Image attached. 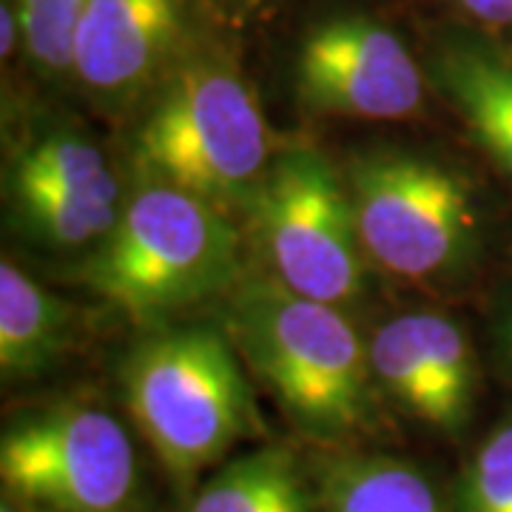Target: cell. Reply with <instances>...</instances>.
Wrapping results in <instances>:
<instances>
[{"instance_id":"d6986e66","label":"cell","mask_w":512,"mask_h":512,"mask_svg":"<svg viewBox=\"0 0 512 512\" xmlns=\"http://www.w3.org/2000/svg\"><path fill=\"white\" fill-rule=\"evenodd\" d=\"M464 12L473 18L493 23V26H512V0H458Z\"/></svg>"},{"instance_id":"3957f363","label":"cell","mask_w":512,"mask_h":512,"mask_svg":"<svg viewBox=\"0 0 512 512\" xmlns=\"http://www.w3.org/2000/svg\"><path fill=\"white\" fill-rule=\"evenodd\" d=\"M239 237L225 211L148 183L83 265V282L134 319H157L234 285Z\"/></svg>"},{"instance_id":"30bf717a","label":"cell","mask_w":512,"mask_h":512,"mask_svg":"<svg viewBox=\"0 0 512 512\" xmlns=\"http://www.w3.org/2000/svg\"><path fill=\"white\" fill-rule=\"evenodd\" d=\"M183 32V0H92L77 32L74 72L100 94L146 83Z\"/></svg>"},{"instance_id":"44dd1931","label":"cell","mask_w":512,"mask_h":512,"mask_svg":"<svg viewBox=\"0 0 512 512\" xmlns=\"http://www.w3.org/2000/svg\"><path fill=\"white\" fill-rule=\"evenodd\" d=\"M498 342H501V356H504V362L510 367L512 373V305L507 316H504V322H501V330H498Z\"/></svg>"},{"instance_id":"7402d4cb","label":"cell","mask_w":512,"mask_h":512,"mask_svg":"<svg viewBox=\"0 0 512 512\" xmlns=\"http://www.w3.org/2000/svg\"><path fill=\"white\" fill-rule=\"evenodd\" d=\"M0 512H20V510H15V507H9V504H3V510Z\"/></svg>"},{"instance_id":"9c48e42d","label":"cell","mask_w":512,"mask_h":512,"mask_svg":"<svg viewBox=\"0 0 512 512\" xmlns=\"http://www.w3.org/2000/svg\"><path fill=\"white\" fill-rule=\"evenodd\" d=\"M367 348L376 382L413 419L444 436L467 427L476 402V359L453 319L404 313L384 322Z\"/></svg>"},{"instance_id":"ac0fdd59","label":"cell","mask_w":512,"mask_h":512,"mask_svg":"<svg viewBox=\"0 0 512 512\" xmlns=\"http://www.w3.org/2000/svg\"><path fill=\"white\" fill-rule=\"evenodd\" d=\"M464 512H512V419L478 447L461 484Z\"/></svg>"},{"instance_id":"ffe728a7","label":"cell","mask_w":512,"mask_h":512,"mask_svg":"<svg viewBox=\"0 0 512 512\" xmlns=\"http://www.w3.org/2000/svg\"><path fill=\"white\" fill-rule=\"evenodd\" d=\"M0 23H3L0 52H3V55H9V52H12V46L18 43V37H23V26H20L18 9H9V6H3V12H0Z\"/></svg>"},{"instance_id":"5bb4252c","label":"cell","mask_w":512,"mask_h":512,"mask_svg":"<svg viewBox=\"0 0 512 512\" xmlns=\"http://www.w3.org/2000/svg\"><path fill=\"white\" fill-rule=\"evenodd\" d=\"M188 512H313V498L291 450L259 447L228 461Z\"/></svg>"},{"instance_id":"52a82bcc","label":"cell","mask_w":512,"mask_h":512,"mask_svg":"<svg viewBox=\"0 0 512 512\" xmlns=\"http://www.w3.org/2000/svg\"><path fill=\"white\" fill-rule=\"evenodd\" d=\"M6 495L55 512H123L137 490V456L111 413L63 404L6 427L0 439Z\"/></svg>"},{"instance_id":"6da1fadb","label":"cell","mask_w":512,"mask_h":512,"mask_svg":"<svg viewBox=\"0 0 512 512\" xmlns=\"http://www.w3.org/2000/svg\"><path fill=\"white\" fill-rule=\"evenodd\" d=\"M225 330L288 419L319 441L353 436L370 419V348L339 311L276 276L242 279Z\"/></svg>"},{"instance_id":"e0dca14e","label":"cell","mask_w":512,"mask_h":512,"mask_svg":"<svg viewBox=\"0 0 512 512\" xmlns=\"http://www.w3.org/2000/svg\"><path fill=\"white\" fill-rule=\"evenodd\" d=\"M92 0H18L26 52L46 72L74 69L77 32Z\"/></svg>"},{"instance_id":"9a60e30c","label":"cell","mask_w":512,"mask_h":512,"mask_svg":"<svg viewBox=\"0 0 512 512\" xmlns=\"http://www.w3.org/2000/svg\"><path fill=\"white\" fill-rule=\"evenodd\" d=\"M9 197L32 237L66 251L103 242L120 220L117 194L106 191L9 180Z\"/></svg>"},{"instance_id":"2e32d148","label":"cell","mask_w":512,"mask_h":512,"mask_svg":"<svg viewBox=\"0 0 512 512\" xmlns=\"http://www.w3.org/2000/svg\"><path fill=\"white\" fill-rule=\"evenodd\" d=\"M9 180L117 194V183L103 151L92 140L72 131H52L29 143L9 168Z\"/></svg>"},{"instance_id":"8fae6325","label":"cell","mask_w":512,"mask_h":512,"mask_svg":"<svg viewBox=\"0 0 512 512\" xmlns=\"http://www.w3.org/2000/svg\"><path fill=\"white\" fill-rule=\"evenodd\" d=\"M433 83L467 131L512 177V60L478 43H444L433 55Z\"/></svg>"},{"instance_id":"4fadbf2b","label":"cell","mask_w":512,"mask_h":512,"mask_svg":"<svg viewBox=\"0 0 512 512\" xmlns=\"http://www.w3.org/2000/svg\"><path fill=\"white\" fill-rule=\"evenodd\" d=\"M322 512H444L424 473L387 456L330 458L319 470Z\"/></svg>"},{"instance_id":"8992f818","label":"cell","mask_w":512,"mask_h":512,"mask_svg":"<svg viewBox=\"0 0 512 512\" xmlns=\"http://www.w3.org/2000/svg\"><path fill=\"white\" fill-rule=\"evenodd\" d=\"M370 262L404 279L464 268L476 245L470 183L456 168L413 151H367L345 171Z\"/></svg>"},{"instance_id":"277c9868","label":"cell","mask_w":512,"mask_h":512,"mask_svg":"<svg viewBox=\"0 0 512 512\" xmlns=\"http://www.w3.org/2000/svg\"><path fill=\"white\" fill-rule=\"evenodd\" d=\"M148 183L174 185L217 208L245 205L274 160L254 92L234 69L197 63L177 74L137 134Z\"/></svg>"},{"instance_id":"7c38bea8","label":"cell","mask_w":512,"mask_h":512,"mask_svg":"<svg viewBox=\"0 0 512 512\" xmlns=\"http://www.w3.org/2000/svg\"><path fill=\"white\" fill-rule=\"evenodd\" d=\"M72 313L9 259L0 265V370L3 379H37L63 356Z\"/></svg>"},{"instance_id":"ba28073f","label":"cell","mask_w":512,"mask_h":512,"mask_svg":"<svg viewBox=\"0 0 512 512\" xmlns=\"http://www.w3.org/2000/svg\"><path fill=\"white\" fill-rule=\"evenodd\" d=\"M296 94L319 114L402 120L421 109L424 77L393 29L370 18H333L302 37Z\"/></svg>"},{"instance_id":"7a4b0ae2","label":"cell","mask_w":512,"mask_h":512,"mask_svg":"<svg viewBox=\"0 0 512 512\" xmlns=\"http://www.w3.org/2000/svg\"><path fill=\"white\" fill-rule=\"evenodd\" d=\"M123 384L131 419L165 473L183 484L259 433L237 345L217 328L185 325L148 336L131 350Z\"/></svg>"},{"instance_id":"5b68a950","label":"cell","mask_w":512,"mask_h":512,"mask_svg":"<svg viewBox=\"0 0 512 512\" xmlns=\"http://www.w3.org/2000/svg\"><path fill=\"white\" fill-rule=\"evenodd\" d=\"M271 276L328 305L365 291V245L345 177L316 148L279 151L248 202Z\"/></svg>"}]
</instances>
